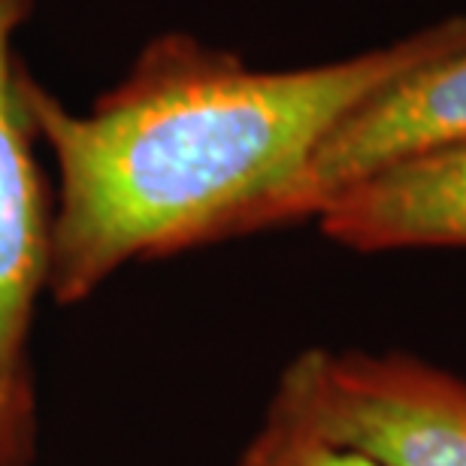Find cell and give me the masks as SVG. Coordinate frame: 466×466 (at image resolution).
I'll return each mask as SVG.
<instances>
[{
    "label": "cell",
    "instance_id": "obj_1",
    "mask_svg": "<svg viewBox=\"0 0 466 466\" xmlns=\"http://www.w3.org/2000/svg\"><path fill=\"white\" fill-rule=\"evenodd\" d=\"M466 46V18L306 70H251L185 34L152 40L88 113L27 82L58 164L46 291L73 306L130 260L282 225L321 139L370 95Z\"/></svg>",
    "mask_w": 466,
    "mask_h": 466
},
{
    "label": "cell",
    "instance_id": "obj_2",
    "mask_svg": "<svg viewBox=\"0 0 466 466\" xmlns=\"http://www.w3.org/2000/svg\"><path fill=\"white\" fill-rule=\"evenodd\" d=\"M273 406L390 466H466V381L406 354L309 349Z\"/></svg>",
    "mask_w": 466,
    "mask_h": 466
},
{
    "label": "cell",
    "instance_id": "obj_3",
    "mask_svg": "<svg viewBox=\"0 0 466 466\" xmlns=\"http://www.w3.org/2000/svg\"><path fill=\"white\" fill-rule=\"evenodd\" d=\"M466 139V46L376 95L321 139L285 203L282 225L315 218L328 200L385 167Z\"/></svg>",
    "mask_w": 466,
    "mask_h": 466
},
{
    "label": "cell",
    "instance_id": "obj_4",
    "mask_svg": "<svg viewBox=\"0 0 466 466\" xmlns=\"http://www.w3.org/2000/svg\"><path fill=\"white\" fill-rule=\"evenodd\" d=\"M31 0H0V379L31 381L27 333L46 291L55 207L34 157V116L13 36Z\"/></svg>",
    "mask_w": 466,
    "mask_h": 466
},
{
    "label": "cell",
    "instance_id": "obj_5",
    "mask_svg": "<svg viewBox=\"0 0 466 466\" xmlns=\"http://www.w3.org/2000/svg\"><path fill=\"white\" fill-rule=\"evenodd\" d=\"M315 218L324 237L358 251L466 246V139L367 176Z\"/></svg>",
    "mask_w": 466,
    "mask_h": 466
},
{
    "label": "cell",
    "instance_id": "obj_6",
    "mask_svg": "<svg viewBox=\"0 0 466 466\" xmlns=\"http://www.w3.org/2000/svg\"><path fill=\"white\" fill-rule=\"evenodd\" d=\"M239 466H390L354 449L333 436L315 431L312 424L269 403L260 431L251 436Z\"/></svg>",
    "mask_w": 466,
    "mask_h": 466
},
{
    "label": "cell",
    "instance_id": "obj_7",
    "mask_svg": "<svg viewBox=\"0 0 466 466\" xmlns=\"http://www.w3.org/2000/svg\"><path fill=\"white\" fill-rule=\"evenodd\" d=\"M34 451L31 381L0 379V466H27Z\"/></svg>",
    "mask_w": 466,
    "mask_h": 466
}]
</instances>
